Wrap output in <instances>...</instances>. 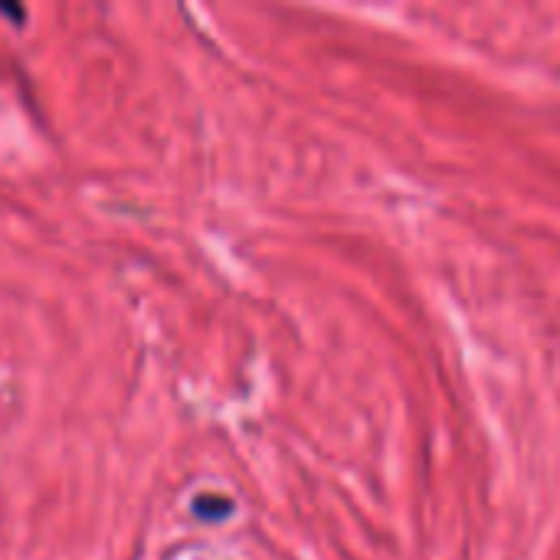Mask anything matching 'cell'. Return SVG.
<instances>
[{"instance_id":"cell-2","label":"cell","mask_w":560,"mask_h":560,"mask_svg":"<svg viewBox=\"0 0 560 560\" xmlns=\"http://www.w3.org/2000/svg\"><path fill=\"white\" fill-rule=\"evenodd\" d=\"M0 13H10L16 23H23V20H26V10H20V7H10V3H0Z\"/></svg>"},{"instance_id":"cell-1","label":"cell","mask_w":560,"mask_h":560,"mask_svg":"<svg viewBox=\"0 0 560 560\" xmlns=\"http://www.w3.org/2000/svg\"><path fill=\"white\" fill-rule=\"evenodd\" d=\"M194 512H197L200 518H207V522H217V518L230 515L233 505H230V499H223V495H200V499L194 502Z\"/></svg>"}]
</instances>
